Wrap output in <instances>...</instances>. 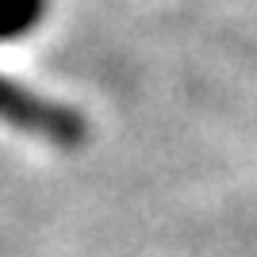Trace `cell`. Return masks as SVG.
<instances>
[{"mask_svg": "<svg viewBox=\"0 0 257 257\" xmlns=\"http://www.w3.org/2000/svg\"><path fill=\"white\" fill-rule=\"evenodd\" d=\"M50 12V0H0V43H20L39 31Z\"/></svg>", "mask_w": 257, "mask_h": 257, "instance_id": "2", "label": "cell"}, {"mask_svg": "<svg viewBox=\"0 0 257 257\" xmlns=\"http://www.w3.org/2000/svg\"><path fill=\"white\" fill-rule=\"evenodd\" d=\"M0 123L65 154L88 146V119L77 107L43 96L8 73H0Z\"/></svg>", "mask_w": 257, "mask_h": 257, "instance_id": "1", "label": "cell"}]
</instances>
